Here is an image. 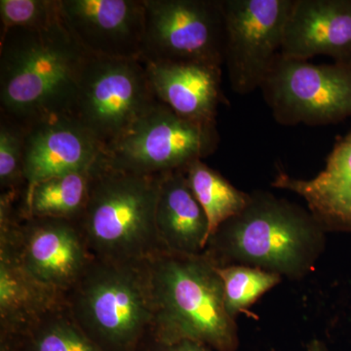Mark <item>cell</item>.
I'll return each mask as SVG.
<instances>
[{
    "label": "cell",
    "mask_w": 351,
    "mask_h": 351,
    "mask_svg": "<svg viewBox=\"0 0 351 351\" xmlns=\"http://www.w3.org/2000/svg\"><path fill=\"white\" fill-rule=\"evenodd\" d=\"M280 54L307 61L326 55L351 63V0H294Z\"/></svg>",
    "instance_id": "5bb4252c"
},
{
    "label": "cell",
    "mask_w": 351,
    "mask_h": 351,
    "mask_svg": "<svg viewBox=\"0 0 351 351\" xmlns=\"http://www.w3.org/2000/svg\"><path fill=\"white\" fill-rule=\"evenodd\" d=\"M61 19L60 0H0L1 32L12 27L43 29Z\"/></svg>",
    "instance_id": "cb8c5ba5"
},
{
    "label": "cell",
    "mask_w": 351,
    "mask_h": 351,
    "mask_svg": "<svg viewBox=\"0 0 351 351\" xmlns=\"http://www.w3.org/2000/svg\"><path fill=\"white\" fill-rule=\"evenodd\" d=\"M145 265L154 311L152 339L196 341L215 351L239 350L237 319L226 311L223 280L206 256L162 251Z\"/></svg>",
    "instance_id": "3957f363"
},
{
    "label": "cell",
    "mask_w": 351,
    "mask_h": 351,
    "mask_svg": "<svg viewBox=\"0 0 351 351\" xmlns=\"http://www.w3.org/2000/svg\"><path fill=\"white\" fill-rule=\"evenodd\" d=\"M225 15L223 64L233 92L250 94L262 86L280 53L294 0H221Z\"/></svg>",
    "instance_id": "8fae6325"
},
{
    "label": "cell",
    "mask_w": 351,
    "mask_h": 351,
    "mask_svg": "<svg viewBox=\"0 0 351 351\" xmlns=\"http://www.w3.org/2000/svg\"><path fill=\"white\" fill-rule=\"evenodd\" d=\"M158 103L142 60L87 55L69 115L106 154Z\"/></svg>",
    "instance_id": "8992f818"
},
{
    "label": "cell",
    "mask_w": 351,
    "mask_h": 351,
    "mask_svg": "<svg viewBox=\"0 0 351 351\" xmlns=\"http://www.w3.org/2000/svg\"><path fill=\"white\" fill-rule=\"evenodd\" d=\"M217 123L184 119L159 101L105 154L117 169L145 175L180 170L218 149Z\"/></svg>",
    "instance_id": "9c48e42d"
},
{
    "label": "cell",
    "mask_w": 351,
    "mask_h": 351,
    "mask_svg": "<svg viewBox=\"0 0 351 351\" xmlns=\"http://www.w3.org/2000/svg\"><path fill=\"white\" fill-rule=\"evenodd\" d=\"M68 31L88 55L142 60L144 0H60Z\"/></svg>",
    "instance_id": "7c38bea8"
},
{
    "label": "cell",
    "mask_w": 351,
    "mask_h": 351,
    "mask_svg": "<svg viewBox=\"0 0 351 351\" xmlns=\"http://www.w3.org/2000/svg\"><path fill=\"white\" fill-rule=\"evenodd\" d=\"M93 167L55 176L24 189L15 202L18 216L66 219L77 223L86 206Z\"/></svg>",
    "instance_id": "d6986e66"
},
{
    "label": "cell",
    "mask_w": 351,
    "mask_h": 351,
    "mask_svg": "<svg viewBox=\"0 0 351 351\" xmlns=\"http://www.w3.org/2000/svg\"><path fill=\"white\" fill-rule=\"evenodd\" d=\"M15 200L0 193V239L36 280L68 295L96 258L80 226L66 219L20 218Z\"/></svg>",
    "instance_id": "ba28073f"
},
{
    "label": "cell",
    "mask_w": 351,
    "mask_h": 351,
    "mask_svg": "<svg viewBox=\"0 0 351 351\" xmlns=\"http://www.w3.org/2000/svg\"><path fill=\"white\" fill-rule=\"evenodd\" d=\"M306 351H327L326 346L319 339H313L307 345Z\"/></svg>",
    "instance_id": "484cf974"
},
{
    "label": "cell",
    "mask_w": 351,
    "mask_h": 351,
    "mask_svg": "<svg viewBox=\"0 0 351 351\" xmlns=\"http://www.w3.org/2000/svg\"><path fill=\"white\" fill-rule=\"evenodd\" d=\"M140 351H214L202 343L191 341H181L177 343H164L154 341L147 336L141 346Z\"/></svg>",
    "instance_id": "d4e9b609"
},
{
    "label": "cell",
    "mask_w": 351,
    "mask_h": 351,
    "mask_svg": "<svg viewBox=\"0 0 351 351\" xmlns=\"http://www.w3.org/2000/svg\"><path fill=\"white\" fill-rule=\"evenodd\" d=\"M66 306V295L32 277L12 247L0 239V339L19 335Z\"/></svg>",
    "instance_id": "e0dca14e"
},
{
    "label": "cell",
    "mask_w": 351,
    "mask_h": 351,
    "mask_svg": "<svg viewBox=\"0 0 351 351\" xmlns=\"http://www.w3.org/2000/svg\"><path fill=\"white\" fill-rule=\"evenodd\" d=\"M162 175L117 169L105 154L95 164L86 206L77 223L95 258L142 263L166 251L156 223Z\"/></svg>",
    "instance_id": "277c9868"
},
{
    "label": "cell",
    "mask_w": 351,
    "mask_h": 351,
    "mask_svg": "<svg viewBox=\"0 0 351 351\" xmlns=\"http://www.w3.org/2000/svg\"><path fill=\"white\" fill-rule=\"evenodd\" d=\"M143 62L157 100L184 119L217 123L219 105L228 104L221 90V66L189 62Z\"/></svg>",
    "instance_id": "9a60e30c"
},
{
    "label": "cell",
    "mask_w": 351,
    "mask_h": 351,
    "mask_svg": "<svg viewBox=\"0 0 351 351\" xmlns=\"http://www.w3.org/2000/svg\"><path fill=\"white\" fill-rule=\"evenodd\" d=\"M156 223L166 251L186 255L204 252L210 237L209 221L182 169L164 173L161 178Z\"/></svg>",
    "instance_id": "ac0fdd59"
},
{
    "label": "cell",
    "mask_w": 351,
    "mask_h": 351,
    "mask_svg": "<svg viewBox=\"0 0 351 351\" xmlns=\"http://www.w3.org/2000/svg\"><path fill=\"white\" fill-rule=\"evenodd\" d=\"M66 304L85 334L106 351H140L154 319L145 262L95 258Z\"/></svg>",
    "instance_id": "5b68a950"
},
{
    "label": "cell",
    "mask_w": 351,
    "mask_h": 351,
    "mask_svg": "<svg viewBox=\"0 0 351 351\" xmlns=\"http://www.w3.org/2000/svg\"><path fill=\"white\" fill-rule=\"evenodd\" d=\"M0 351H106L73 319L68 306L34 323L19 335L0 339Z\"/></svg>",
    "instance_id": "ffe728a7"
},
{
    "label": "cell",
    "mask_w": 351,
    "mask_h": 351,
    "mask_svg": "<svg viewBox=\"0 0 351 351\" xmlns=\"http://www.w3.org/2000/svg\"><path fill=\"white\" fill-rule=\"evenodd\" d=\"M25 128L24 189L55 176L91 169L104 156L98 143L71 115H49Z\"/></svg>",
    "instance_id": "4fadbf2b"
},
{
    "label": "cell",
    "mask_w": 351,
    "mask_h": 351,
    "mask_svg": "<svg viewBox=\"0 0 351 351\" xmlns=\"http://www.w3.org/2000/svg\"><path fill=\"white\" fill-rule=\"evenodd\" d=\"M142 61L221 66L226 25L221 0H144Z\"/></svg>",
    "instance_id": "30bf717a"
},
{
    "label": "cell",
    "mask_w": 351,
    "mask_h": 351,
    "mask_svg": "<svg viewBox=\"0 0 351 351\" xmlns=\"http://www.w3.org/2000/svg\"><path fill=\"white\" fill-rule=\"evenodd\" d=\"M271 186L304 198L325 232L351 233V131L335 144L324 170L313 179L291 177L278 167Z\"/></svg>",
    "instance_id": "2e32d148"
},
{
    "label": "cell",
    "mask_w": 351,
    "mask_h": 351,
    "mask_svg": "<svg viewBox=\"0 0 351 351\" xmlns=\"http://www.w3.org/2000/svg\"><path fill=\"white\" fill-rule=\"evenodd\" d=\"M260 90L281 125H329L351 117V63L314 64L279 53Z\"/></svg>",
    "instance_id": "52a82bcc"
},
{
    "label": "cell",
    "mask_w": 351,
    "mask_h": 351,
    "mask_svg": "<svg viewBox=\"0 0 351 351\" xmlns=\"http://www.w3.org/2000/svg\"><path fill=\"white\" fill-rule=\"evenodd\" d=\"M25 124L0 112V191L19 197L25 186Z\"/></svg>",
    "instance_id": "603a6c76"
},
{
    "label": "cell",
    "mask_w": 351,
    "mask_h": 351,
    "mask_svg": "<svg viewBox=\"0 0 351 351\" xmlns=\"http://www.w3.org/2000/svg\"><path fill=\"white\" fill-rule=\"evenodd\" d=\"M217 270L225 288L226 311L234 319L239 314L248 313L263 295L283 278L274 272L245 265H228Z\"/></svg>",
    "instance_id": "7402d4cb"
},
{
    "label": "cell",
    "mask_w": 351,
    "mask_h": 351,
    "mask_svg": "<svg viewBox=\"0 0 351 351\" xmlns=\"http://www.w3.org/2000/svg\"><path fill=\"white\" fill-rule=\"evenodd\" d=\"M87 55L62 19L43 29L1 32L0 112L25 125L71 114Z\"/></svg>",
    "instance_id": "7a4b0ae2"
},
{
    "label": "cell",
    "mask_w": 351,
    "mask_h": 351,
    "mask_svg": "<svg viewBox=\"0 0 351 351\" xmlns=\"http://www.w3.org/2000/svg\"><path fill=\"white\" fill-rule=\"evenodd\" d=\"M182 171L189 188L206 214L210 235L221 223L241 213L250 202V193L235 188L218 171L200 159L189 163Z\"/></svg>",
    "instance_id": "44dd1931"
},
{
    "label": "cell",
    "mask_w": 351,
    "mask_h": 351,
    "mask_svg": "<svg viewBox=\"0 0 351 351\" xmlns=\"http://www.w3.org/2000/svg\"><path fill=\"white\" fill-rule=\"evenodd\" d=\"M210 235L203 255L217 267L245 265L292 280L314 269L326 232L309 210L265 191Z\"/></svg>",
    "instance_id": "6da1fadb"
}]
</instances>
